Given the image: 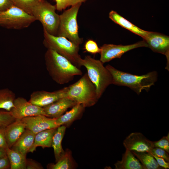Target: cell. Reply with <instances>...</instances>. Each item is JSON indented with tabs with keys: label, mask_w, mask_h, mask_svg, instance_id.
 I'll list each match as a JSON object with an SVG mask.
<instances>
[{
	"label": "cell",
	"mask_w": 169,
	"mask_h": 169,
	"mask_svg": "<svg viewBox=\"0 0 169 169\" xmlns=\"http://www.w3.org/2000/svg\"><path fill=\"white\" fill-rule=\"evenodd\" d=\"M47 70L53 80L60 84L68 83L82 72L65 57L54 50L47 49L44 54Z\"/></svg>",
	"instance_id": "obj_1"
},
{
	"label": "cell",
	"mask_w": 169,
	"mask_h": 169,
	"mask_svg": "<svg viewBox=\"0 0 169 169\" xmlns=\"http://www.w3.org/2000/svg\"><path fill=\"white\" fill-rule=\"evenodd\" d=\"M105 67L112 75V84L127 87L138 95L143 90L148 91L157 79V73L156 71L138 75L120 71L110 64Z\"/></svg>",
	"instance_id": "obj_2"
},
{
	"label": "cell",
	"mask_w": 169,
	"mask_h": 169,
	"mask_svg": "<svg viewBox=\"0 0 169 169\" xmlns=\"http://www.w3.org/2000/svg\"><path fill=\"white\" fill-rule=\"evenodd\" d=\"M65 97L85 108L92 106L99 99L96 87L85 73L77 81L67 87Z\"/></svg>",
	"instance_id": "obj_3"
},
{
	"label": "cell",
	"mask_w": 169,
	"mask_h": 169,
	"mask_svg": "<svg viewBox=\"0 0 169 169\" xmlns=\"http://www.w3.org/2000/svg\"><path fill=\"white\" fill-rule=\"evenodd\" d=\"M80 65L84 66L87 70L88 77L95 85L99 99L107 88L112 83V75L103 63L90 56L87 55L81 59Z\"/></svg>",
	"instance_id": "obj_4"
},
{
	"label": "cell",
	"mask_w": 169,
	"mask_h": 169,
	"mask_svg": "<svg viewBox=\"0 0 169 169\" xmlns=\"http://www.w3.org/2000/svg\"><path fill=\"white\" fill-rule=\"evenodd\" d=\"M44 46L47 49L55 51L65 57L74 65L80 68L82 59L79 53V46L76 45L66 38L50 34L43 29Z\"/></svg>",
	"instance_id": "obj_5"
},
{
	"label": "cell",
	"mask_w": 169,
	"mask_h": 169,
	"mask_svg": "<svg viewBox=\"0 0 169 169\" xmlns=\"http://www.w3.org/2000/svg\"><path fill=\"white\" fill-rule=\"evenodd\" d=\"M82 3L71 6L59 15V23L57 36L64 37L79 46L83 39L79 37L77 16Z\"/></svg>",
	"instance_id": "obj_6"
},
{
	"label": "cell",
	"mask_w": 169,
	"mask_h": 169,
	"mask_svg": "<svg viewBox=\"0 0 169 169\" xmlns=\"http://www.w3.org/2000/svg\"><path fill=\"white\" fill-rule=\"evenodd\" d=\"M56 10L55 5L45 0H41L33 8L31 13L36 20L42 23L43 29L55 36H57L60 19Z\"/></svg>",
	"instance_id": "obj_7"
},
{
	"label": "cell",
	"mask_w": 169,
	"mask_h": 169,
	"mask_svg": "<svg viewBox=\"0 0 169 169\" xmlns=\"http://www.w3.org/2000/svg\"><path fill=\"white\" fill-rule=\"evenodd\" d=\"M35 21L32 15L14 5L0 12V27L9 29L26 28Z\"/></svg>",
	"instance_id": "obj_8"
},
{
	"label": "cell",
	"mask_w": 169,
	"mask_h": 169,
	"mask_svg": "<svg viewBox=\"0 0 169 169\" xmlns=\"http://www.w3.org/2000/svg\"><path fill=\"white\" fill-rule=\"evenodd\" d=\"M140 47H147V45L144 41L125 45L105 44L100 47L101 52L100 60L103 64L108 62L115 58H120L125 53Z\"/></svg>",
	"instance_id": "obj_9"
},
{
	"label": "cell",
	"mask_w": 169,
	"mask_h": 169,
	"mask_svg": "<svg viewBox=\"0 0 169 169\" xmlns=\"http://www.w3.org/2000/svg\"><path fill=\"white\" fill-rule=\"evenodd\" d=\"M14 105L10 112L16 119L39 115H45L43 107L32 104L23 97L16 98Z\"/></svg>",
	"instance_id": "obj_10"
},
{
	"label": "cell",
	"mask_w": 169,
	"mask_h": 169,
	"mask_svg": "<svg viewBox=\"0 0 169 169\" xmlns=\"http://www.w3.org/2000/svg\"><path fill=\"white\" fill-rule=\"evenodd\" d=\"M143 40L146 44L147 47L153 52L165 55L167 60L166 68L169 67V37L156 32L148 31Z\"/></svg>",
	"instance_id": "obj_11"
},
{
	"label": "cell",
	"mask_w": 169,
	"mask_h": 169,
	"mask_svg": "<svg viewBox=\"0 0 169 169\" xmlns=\"http://www.w3.org/2000/svg\"><path fill=\"white\" fill-rule=\"evenodd\" d=\"M56 119L39 115L26 117L21 120L25 124L26 129L36 135L44 130L59 126L56 122Z\"/></svg>",
	"instance_id": "obj_12"
},
{
	"label": "cell",
	"mask_w": 169,
	"mask_h": 169,
	"mask_svg": "<svg viewBox=\"0 0 169 169\" xmlns=\"http://www.w3.org/2000/svg\"><path fill=\"white\" fill-rule=\"evenodd\" d=\"M67 87L53 92L36 91L30 95L29 101L32 104L43 107L58 100L65 97Z\"/></svg>",
	"instance_id": "obj_13"
},
{
	"label": "cell",
	"mask_w": 169,
	"mask_h": 169,
	"mask_svg": "<svg viewBox=\"0 0 169 169\" xmlns=\"http://www.w3.org/2000/svg\"><path fill=\"white\" fill-rule=\"evenodd\" d=\"M123 144L126 150L131 151L148 152L154 147L152 141L141 132L130 133L124 140Z\"/></svg>",
	"instance_id": "obj_14"
},
{
	"label": "cell",
	"mask_w": 169,
	"mask_h": 169,
	"mask_svg": "<svg viewBox=\"0 0 169 169\" xmlns=\"http://www.w3.org/2000/svg\"><path fill=\"white\" fill-rule=\"evenodd\" d=\"M76 104L74 100L64 97L43 108L46 116L57 118L64 114L69 108L72 107Z\"/></svg>",
	"instance_id": "obj_15"
},
{
	"label": "cell",
	"mask_w": 169,
	"mask_h": 169,
	"mask_svg": "<svg viewBox=\"0 0 169 169\" xmlns=\"http://www.w3.org/2000/svg\"><path fill=\"white\" fill-rule=\"evenodd\" d=\"M21 119H16L5 128V136L8 147L11 148L26 129Z\"/></svg>",
	"instance_id": "obj_16"
},
{
	"label": "cell",
	"mask_w": 169,
	"mask_h": 169,
	"mask_svg": "<svg viewBox=\"0 0 169 169\" xmlns=\"http://www.w3.org/2000/svg\"><path fill=\"white\" fill-rule=\"evenodd\" d=\"M35 135L26 129L11 148L26 156L33 144Z\"/></svg>",
	"instance_id": "obj_17"
},
{
	"label": "cell",
	"mask_w": 169,
	"mask_h": 169,
	"mask_svg": "<svg viewBox=\"0 0 169 169\" xmlns=\"http://www.w3.org/2000/svg\"><path fill=\"white\" fill-rule=\"evenodd\" d=\"M109 17L115 23L141 36L143 38L145 37L148 32L135 25L113 10L110 12Z\"/></svg>",
	"instance_id": "obj_18"
},
{
	"label": "cell",
	"mask_w": 169,
	"mask_h": 169,
	"mask_svg": "<svg viewBox=\"0 0 169 169\" xmlns=\"http://www.w3.org/2000/svg\"><path fill=\"white\" fill-rule=\"evenodd\" d=\"M85 107L81 104H77L69 111L56 119V122L59 126L63 125L66 127L69 126L75 120L82 115Z\"/></svg>",
	"instance_id": "obj_19"
},
{
	"label": "cell",
	"mask_w": 169,
	"mask_h": 169,
	"mask_svg": "<svg viewBox=\"0 0 169 169\" xmlns=\"http://www.w3.org/2000/svg\"><path fill=\"white\" fill-rule=\"evenodd\" d=\"M57 128L45 130L36 134L33 144L29 152L33 153L38 146L43 148L51 147L53 137Z\"/></svg>",
	"instance_id": "obj_20"
},
{
	"label": "cell",
	"mask_w": 169,
	"mask_h": 169,
	"mask_svg": "<svg viewBox=\"0 0 169 169\" xmlns=\"http://www.w3.org/2000/svg\"><path fill=\"white\" fill-rule=\"evenodd\" d=\"M115 169H143L140 162L131 151L126 150L121 161L114 164Z\"/></svg>",
	"instance_id": "obj_21"
},
{
	"label": "cell",
	"mask_w": 169,
	"mask_h": 169,
	"mask_svg": "<svg viewBox=\"0 0 169 169\" xmlns=\"http://www.w3.org/2000/svg\"><path fill=\"white\" fill-rule=\"evenodd\" d=\"M66 128L63 125L58 127L53 137L51 147L54 149L56 162L58 161L65 153V151L62 147V142Z\"/></svg>",
	"instance_id": "obj_22"
},
{
	"label": "cell",
	"mask_w": 169,
	"mask_h": 169,
	"mask_svg": "<svg viewBox=\"0 0 169 169\" xmlns=\"http://www.w3.org/2000/svg\"><path fill=\"white\" fill-rule=\"evenodd\" d=\"M11 169H26V156L7 146L5 149Z\"/></svg>",
	"instance_id": "obj_23"
},
{
	"label": "cell",
	"mask_w": 169,
	"mask_h": 169,
	"mask_svg": "<svg viewBox=\"0 0 169 169\" xmlns=\"http://www.w3.org/2000/svg\"><path fill=\"white\" fill-rule=\"evenodd\" d=\"M141 164L143 169H161L152 154L147 152L131 151Z\"/></svg>",
	"instance_id": "obj_24"
},
{
	"label": "cell",
	"mask_w": 169,
	"mask_h": 169,
	"mask_svg": "<svg viewBox=\"0 0 169 169\" xmlns=\"http://www.w3.org/2000/svg\"><path fill=\"white\" fill-rule=\"evenodd\" d=\"M15 95L8 88L0 90V109L10 111L14 107Z\"/></svg>",
	"instance_id": "obj_25"
},
{
	"label": "cell",
	"mask_w": 169,
	"mask_h": 169,
	"mask_svg": "<svg viewBox=\"0 0 169 169\" xmlns=\"http://www.w3.org/2000/svg\"><path fill=\"white\" fill-rule=\"evenodd\" d=\"M55 164H50L47 167L51 169H70L74 167L71 151L67 150L61 158Z\"/></svg>",
	"instance_id": "obj_26"
},
{
	"label": "cell",
	"mask_w": 169,
	"mask_h": 169,
	"mask_svg": "<svg viewBox=\"0 0 169 169\" xmlns=\"http://www.w3.org/2000/svg\"><path fill=\"white\" fill-rule=\"evenodd\" d=\"M41 0H11L14 5L31 14L33 8Z\"/></svg>",
	"instance_id": "obj_27"
},
{
	"label": "cell",
	"mask_w": 169,
	"mask_h": 169,
	"mask_svg": "<svg viewBox=\"0 0 169 169\" xmlns=\"http://www.w3.org/2000/svg\"><path fill=\"white\" fill-rule=\"evenodd\" d=\"M56 3V10L61 11L70 6L85 2L87 0H54Z\"/></svg>",
	"instance_id": "obj_28"
},
{
	"label": "cell",
	"mask_w": 169,
	"mask_h": 169,
	"mask_svg": "<svg viewBox=\"0 0 169 169\" xmlns=\"http://www.w3.org/2000/svg\"><path fill=\"white\" fill-rule=\"evenodd\" d=\"M16 120L10 111H0V127L5 128Z\"/></svg>",
	"instance_id": "obj_29"
},
{
	"label": "cell",
	"mask_w": 169,
	"mask_h": 169,
	"mask_svg": "<svg viewBox=\"0 0 169 169\" xmlns=\"http://www.w3.org/2000/svg\"><path fill=\"white\" fill-rule=\"evenodd\" d=\"M84 49L88 53L93 54L100 53L101 49L99 48L96 43L92 39H89L84 45Z\"/></svg>",
	"instance_id": "obj_30"
},
{
	"label": "cell",
	"mask_w": 169,
	"mask_h": 169,
	"mask_svg": "<svg viewBox=\"0 0 169 169\" xmlns=\"http://www.w3.org/2000/svg\"><path fill=\"white\" fill-rule=\"evenodd\" d=\"M163 136L159 140L152 141L154 147H158L166 151L169 153V134Z\"/></svg>",
	"instance_id": "obj_31"
},
{
	"label": "cell",
	"mask_w": 169,
	"mask_h": 169,
	"mask_svg": "<svg viewBox=\"0 0 169 169\" xmlns=\"http://www.w3.org/2000/svg\"><path fill=\"white\" fill-rule=\"evenodd\" d=\"M148 152L157 157L162 158L167 162H169V153L163 149L158 147H153Z\"/></svg>",
	"instance_id": "obj_32"
},
{
	"label": "cell",
	"mask_w": 169,
	"mask_h": 169,
	"mask_svg": "<svg viewBox=\"0 0 169 169\" xmlns=\"http://www.w3.org/2000/svg\"><path fill=\"white\" fill-rule=\"evenodd\" d=\"M26 169H42L43 167L42 165L36 161L31 159H26Z\"/></svg>",
	"instance_id": "obj_33"
},
{
	"label": "cell",
	"mask_w": 169,
	"mask_h": 169,
	"mask_svg": "<svg viewBox=\"0 0 169 169\" xmlns=\"http://www.w3.org/2000/svg\"><path fill=\"white\" fill-rule=\"evenodd\" d=\"M5 128L0 127V147L5 149L8 146L5 136Z\"/></svg>",
	"instance_id": "obj_34"
},
{
	"label": "cell",
	"mask_w": 169,
	"mask_h": 169,
	"mask_svg": "<svg viewBox=\"0 0 169 169\" xmlns=\"http://www.w3.org/2000/svg\"><path fill=\"white\" fill-rule=\"evenodd\" d=\"M13 5L11 0H0V12L6 10Z\"/></svg>",
	"instance_id": "obj_35"
},
{
	"label": "cell",
	"mask_w": 169,
	"mask_h": 169,
	"mask_svg": "<svg viewBox=\"0 0 169 169\" xmlns=\"http://www.w3.org/2000/svg\"><path fill=\"white\" fill-rule=\"evenodd\" d=\"M156 160L158 165L164 169H167L169 168V162L166 161L164 159L157 157L152 155Z\"/></svg>",
	"instance_id": "obj_36"
},
{
	"label": "cell",
	"mask_w": 169,
	"mask_h": 169,
	"mask_svg": "<svg viewBox=\"0 0 169 169\" xmlns=\"http://www.w3.org/2000/svg\"><path fill=\"white\" fill-rule=\"evenodd\" d=\"M10 168V163L7 156L0 158V169H6Z\"/></svg>",
	"instance_id": "obj_37"
},
{
	"label": "cell",
	"mask_w": 169,
	"mask_h": 169,
	"mask_svg": "<svg viewBox=\"0 0 169 169\" xmlns=\"http://www.w3.org/2000/svg\"><path fill=\"white\" fill-rule=\"evenodd\" d=\"M7 156L5 149L0 147V158Z\"/></svg>",
	"instance_id": "obj_38"
}]
</instances>
